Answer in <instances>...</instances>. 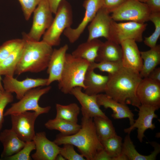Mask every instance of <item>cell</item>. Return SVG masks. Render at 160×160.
<instances>
[{"label": "cell", "instance_id": "cell-1", "mask_svg": "<svg viewBox=\"0 0 160 160\" xmlns=\"http://www.w3.org/2000/svg\"><path fill=\"white\" fill-rule=\"evenodd\" d=\"M105 92L114 100L138 108L141 105L136 94L142 78L139 73L123 66L113 74H108Z\"/></svg>", "mask_w": 160, "mask_h": 160}, {"label": "cell", "instance_id": "cell-2", "mask_svg": "<svg viewBox=\"0 0 160 160\" xmlns=\"http://www.w3.org/2000/svg\"><path fill=\"white\" fill-rule=\"evenodd\" d=\"M81 125L76 133L69 135L60 133L53 141L58 145L72 144L86 160H94L97 153L103 147L97 134L93 118L82 116Z\"/></svg>", "mask_w": 160, "mask_h": 160}, {"label": "cell", "instance_id": "cell-3", "mask_svg": "<svg viewBox=\"0 0 160 160\" xmlns=\"http://www.w3.org/2000/svg\"><path fill=\"white\" fill-rule=\"evenodd\" d=\"M24 40L23 51L17 65L15 73H38L45 70L52 52V47L41 40Z\"/></svg>", "mask_w": 160, "mask_h": 160}, {"label": "cell", "instance_id": "cell-4", "mask_svg": "<svg viewBox=\"0 0 160 160\" xmlns=\"http://www.w3.org/2000/svg\"><path fill=\"white\" fill-rule=\"evenodd\" d=\"M90 63L87 60L66 53L64 67L60 80L59 89L63 93L70 94L72 89L76 87H85L84 81Z\"/></svg>", "mask_w": 160, "mask_h": 160}, {"label": "cell", "instance_id": "cell-5", "mask_svg": "<svg viewBox=\"0 0 160 160\" xmlns=\"http://www.w3.org/2000/svg\"><path fill=\"white\" fill-rule=\"evenodd\" d=\"M49 28L42 36V41L52 47L59 45L61 36L73 23V12L70 4L63 0L60 3Z\"/></svg>", "mask_w": 160, "mask_h": 160}, {"label": "cell", "instance_id": "cell-6", "mask_svg": "<svg viewBox=\"0 0 160 160\" xmlns=\"http://www.w3.org/2000/svg\"><path fill=\"white\" fill-rule=\"evenodd\" d=\"M51 88V86H48L42 88L38 87L30 89L18 102L11 105L4 113V116L29 111L35 112L40 115L48 113L51 106L41 107L38 102L40 97L48 93Z\"/></svg>", "mask_w": 160, "mask_h": 160}, {"label": "cell", "instance_id": "cell-7", "mask_svg": "<svg viewBox=\"0 0 160 160\" xmlns=\"http://www.w3.org/2000/svg\"><path fill=\"white\" fill-rule=\"evenodd\" d=\"M111 13L112 19L116 22L145 23L149 21L151 13L145 3L137 0H127Z\"/></svg>", "mask_w": 160, "mask_h": 160}, {"label": "cell", "instance_id": "cell-8", "mask_svg": "<svg viewBox=\"0 0 160 160\" xmlns=\"http://www.w3.org/2000/svg\"><path fill=\"white\" fill-rule=\"evenodd\" d=\"M32 24L27 33L23 34V38L39 41L50 26L53 19L47 0H42L33 12Z\"/></svg>", "mask_w": 160, "mask_h": 160}, {"label": "cell", "instance_id": "cell-9", "mask_svg": "<svg viewBox=\"0 0 160 160\" xmlns=\"http://www.w3.org/2000/svg\"><path fill=\"white\" fill-rule=\"evenodd\" d=\"M147 24L133 21L117 23L113 20L110 33V40L120 44L123 41L131 39L136 42L143 41V34Z\"/></svg>", "mask_w": 160, "mask_h": 160}, {"label": "cell", "instance_id": "cell-10", "mask_svg": "<svg viewBox=\"0 0 160 160\" xmlns=\"http://www.w3.org/2000/svg\"><path fill=\"white\" fill-rule=\"evenodd\" d=\"M39 115L35 112L29 111L11 115V129L23 141L33 140L36 134L35 122Z\"/></svg>", "mask_w": 160, "mask_h": 160}, {"label": "cell", "instance_id": "cell-11", "mask_svg": "<svg viewBox=\"0 0 160 160\" xmlns=\"http://www.w3.org/2000/svg\"><path fill=\"white\" fill-rule=\"evenodd\" d=\"M103 0L84 1L83 6L85 12L82 21L75 28H68L63 33L70 43H73L78 39L98 10L103 7Z\"/></svg>", "mask_w": 160, "mask_h": 160}, {"label": "cell", "instance_id": "cell-12", "mask_svg": "<svg viewBox=\"0 0 160 160\" xmlns=\"http://www.w3.org/2000/svg\"><path fill=\"white\" fill-rule=\"evenodd\" d=\"M138 108V118L135 120L134 123L130 127L124 129V131L130 134L132 130L137 128V137L139 141L142 143L145 137V131L148 129L153 130L156 128L153 120L154 118H157L158 116L155 112L158 109L154 107L143 105H141Z\"/></svg>", "mask_w": 160, "mask_h": 160}, {"label": "cell", "instance_id": "cell-13", "mask_svg": "<svg viewBox=\"0 0 160 160\" xmlns=\"http://www.w3.org/2000/svg\"><path fill=\"white\" fill-rule=\"evenodd\" d=\"M5 91L15 93L16 97L20 100L30 89L47 85V79H33L27 77L22 81H19L13 76H5L2 80Z\"/></svg>", "mask_w": 160, "mask_h": 160}, {"label": "cell", "instance_id": "cell-14", "mask_svg": "<svg viewBox=\"0 0 160 160\" xmlns=\"http://www.w3.org/2000/svg\"><path fill=\"white\" fill-rule=\"evenodd\" d=\"M113 20L110 13L103 7L88 25V36L87 41L103 37L110 40V33Z\"/></svg>", "mask_w": 160, "mask_h": 160}, {"label": "cell", "instance_id": "cell-15", "mask_svg": "<svg viewBox=\"0 0 160 160\" xmlns=\"http://www.w3.org/2000/svg\"><path fill=\"white\" fill-rule=\"evenodd\" d=\"M136 94L141 105L160 107V84L148 77L142 78L137 87Z\"/></svg>", "mask_w": 160, "mask_h": 160}, {"label": "cell", "instance_id": "cell-16", "mask_svg": "<svg viewBox=\"0 0 160 160\" xmlns=\"http://www.w3.org/2000/svg\"><path fill=\"white\" fill-rule=\"evenodd\" d=\"M36 151L31 157L34 160H55L59 153L60 147L54 141L48 139L44 132L36 133L33 140Z\"/></svg>", "mask_w": 160, "mask_h": 160}, {"label": "cell", "instance_id": "cell-17", "mask_svg": "<svg viewBox=\"0 0 160 160\" xmlns=\"http://www.w3.org/2000/svg\"><path fill=\"white\" fill-rule=\"evenodd\" d=\"M82 88H73L70 94L73 95L81 105L82 116L93 118L96 116L108 118L100 109L97 101V95H89L82 91Z\"/></svg>", "mask_w": 160, "mask_h": 160}, {"label": "cell", "instance_id": "cell-18", "mask_svg": "<svg viewBox=\"0 0 160 160\" xmlns=\"http://www.w3.org/2000/svg\"><path fill=\"white\" fill-rule=\"evenodd\" d=\"M120 45L122 52L123 66L139 73L142 68L143 60L136 42L127 39L122 41Z\"/></svg>", "mask_w": 160, "mask_h": 160}, {"label": "cell", "instance_id": "cell-19", "mask_svg": "<svg viewBox=\"0 0 160 160\" xmlns=\"http://www.w3.org/2000/svg\"><path fill=\"white\" fill-rule=\"evenodd\" d=\"M68 49V45L65 44L58 49H53L47 68L49 75L47 86L54 81L60 80Z\"/></svg>", "mask_w": 160, "mask_h": 160}, {"label": "cell", "instance_id": "cell-20", "mask_svg": "<svg viewBox=\"0 0 160 160\" xmlns=\"http://www.w3.org/2000/svg\"><path fill=\"white\" fill-rule=\"evenodd\" d=\"M97 104L105 109L111 108L113 111L111 116L114 119L128 118L130 125L134 122V114L127 105L119 102L106 94H100L97 95Z\"/></svg>", "mask_w": 160, "mask_h": 160}, {"label": "cell", "instance_id": "cell-21", "mask_svg": "<svg viewBox=\"0 0 160 160\" xmlns=\"http://www.w3.org/2000/svg\"><path fill=\"white\" fill-rule=\"evenodd\" d=\"M0 141L3 148L1 155L2 159L16 153L25 144V142L21 140L12 129H5L1 132Z\"/></svg>", "mask_w": 160, "mask_h": 160}, {"label": "cell", "instance_id": "cell-22", "mask_svg": "<svg viewBox=\"0 0 160 160\" xmlns=\"http://www.w3.org/2000/svg\"><path fill=\"white\" fill-rule=\"evenodd\" d=\"M94 70L88 68L85 74L84 92L89 95H97L105 92L108 76L97 74Z\"/></svg>", "mask_w": 160, "mask_h": 160}, {"label": "cell", "instance_id": "cell-23", "mask_svg": "<svg viewBox=\"0 0 160 160\" xmlns=\"http://www.w3.org/2000/svg\"><path fill=\"white\" fill-rule=\"evenodd\" d=\"M154 150L148 155L139 153L135 149V145L132 140L129 134L125 136L122 143L121 152L128 157V160H155L160 152V145L156 142H150Z\"/></svg>", "mask_w": 160, "mask_h": 160}, {"label": "cell", "instance_id": "cell-24", "mask_svg": "<svg viewBox=\"0 0 160 160\" xmlns=\"http://www.w3.org/2000/svg\"><path fill=\"white\" fill-rule=\"evenodd\" d=\"M122 49L120 44L111 40H107L103 42L100 46L95 61L122 62Z\"/></svg>", "mask_w": 160, "mask_h": 160}, {"label": "cell", "instance_id": "cell-25", "mask_svg": "<svg viewBox=\"0 0 160 160\" xmlns=\"http://www.w3.org/2000/svg\"><path fill=\"white\" fill-rule=\"evenodd\" d=\"M143 65L139 72L142 78L147 77L160 63V45H156L150 49L140 52Z\"/></svg>", "mask_w": 160, "mask_h": 160}, {"label": "cell", "instance_id": "cell-26", "mask_svg": "<svg viewBox=\"0 0 160 160\" xmlns=\"http://www.w3.org/2000/svg\"><path fill=\"white\" fill-rule=\"evenodd\" d=\"M103 42L98 39L83 43L71 54L73 56L85 59L90 63L95 62L99 47Z\"/></svg>", "mask_w": 160, "mask_h": 160}, {"label": "cell", "instance_id": "cell-27", "mask_svg": "<svg viewBox=\"0 0 160 160\" xmlns=\"http://www.w3.org/2000/svg\"><path fill=\"white\" fill-rule=\"evenodd\" d=\"M46 128L56 130L63 135H69L77 133L81 128V125L55 117L48 120L44 124Z\"/></svg>", "mask_w": 160, "mask_h": 160}, {"label": "cell", "instance_id": "cell-28", "mask_svg": "<svg viewBox=\"0 0 160 160\" xmlns=\"http://www.w3.org/2000/svg\"><path fill=\"white\" fill-rule=\"evenodd\" d=\"M93 119L97 134L100 141L116 134L112 121L108 118L96 116Z\"/></svg>", "mask_w": 160, "mask_h": 160}, {"label": "cell", "instance_id": "cell-29", "mask_svg": "<svg viewBox=\"0 0 160 160\" xmlns=\"http://www.w3.org/2000/svg\"><path fill=\"white\" fill-rule=\"evenodd\" d=\"M56 118L75 123H77L80 109L77 104L70 103L66 105L56 104Z\"/></svg>", "mask_w": 160, "mask_h": 160}, {"label": "cell", "instance_id": "cell-30", "mask_svg": "<svg viewBox=\"0 0 160 160\" xmlns=\"http://www.w3.org/2000/svg\"><path fill=\"white\" fill-rule=\"evenodd\" d=\"M24 44L0 63V73L1 76H14L22 54Z\"/></svg>", "mask_w": 160, "mask_h": 160}, {"label": "cell", "instance_id": "cell-31", "mask_svg": "<svg viewBox=\"0 0 160 160\" xmlns=\"http://www.w3.org/2000/svg\"><path fill=\"white\" fill-rule=\"evenodd\" d=\"M101 142L103 148L112 159L120 154L122 151V138L117 134Z\"/></svg>", "mask_w": 160, "mask_h": 160}, {"label": "cell", "instance_id": "cell-32", "mask_svg": "<svg viewBox=\"0 0 160 160\" xmlns=\"http://www.w3.org/2000/svg\"><path fill=\"white\" fill-rule=\"evenodd\" d=\"M149 20L153 24L155 30L150 36L144 37V44L150 48L155 47L160 36V12L151 13Z\"/></svg>", "mask_w": 160, "mask_h": 160}, {"label": "cell", "instance_id": "cell-33", "mask_svg": "<svg viewBox=\"0 0 160 160\" xmlns=\"http://www.w3.org/2000/svg\"><path fill=\"white\" fill-rule=\"evenodd\" d=\"M24 42L23 39H12L4 42L0 46V63L22 46Z\"/></svg>", "mask_w": 160, "mask_h": 160}, {"label": "cell", "instance_id": "cell-34", "mask_svg": "<svg viewBox=\"0 0 160 160\" xmlns=\"http://www.w3.org/2000/svg\"><path fill=\"white\" fill-rule=\"evenodd\" d=\"M123 66L122 62L106 61L90 63L89 68L94 70L97 69L100 71L107 72L108 74H113L118 71Z\"/></svg>", "mask_w": 160, "mask_h": 160}, {"label": "cell", "instance_id": "cell-35", "mask_svg": "<svg viewBox=\"0 0 160 160\" xmlns=\"http://www.w3.org/2000/svg\"><path fill=\"white\" fill-rule=\"evenodd\" d=\"M36 146L33 140L25 142L23 148L18 152L5 158L7 160H31L30 154L31 152L35 150Z\"/></svg>", "mask_w": 160, "mask_h": 160}, {"label": "cell", "instance_id": "cell-36", "mask_svg": "<svg viewBox=\"0 0 160 160\" xmlns=\"http://www.w3.org/2000/svg\"><path fill=\"white\" fill-rule=\"evenodd\" d=\"M63 145L62 147H60L59 153L66 160H86L82 155L79 154L76 151L74 146L72 145L67 143Z\"/></svg>", "mask_w": 160, "mask_h": 160}, {"label": "cell", "instance_id": "cell-37", "mask_svg": "<svg viewBox=\"0 0 160 160\" xmlns=\"http://www.w3.org/2000/svg\"><path fill=\"white\" fill-rule=\"evenodd\" d=\"M23 11L25 19L28 20L34 10L42 0H18Z\"/></svg>", "mask_w": 160, "mask_h": 160}, {"label": "cell", "instance_id": "cell-38", "mask_svg": "<svg viewBox=\"0 0 160 160\" xmlns=\"http://www.w3.org/2000/svg\"><path fill=\"white\" fill-rule=\"evenodd\" d=\"M12 93L5 91L0 94V131L2 129L4 120V111L7 105L13 100Z\"/></svg>", "mask_w": 160, "mask_h": 160}, {"label": "cell", "instance_id": "cell-39", "mask_svg": "<svg viewBox=\"0 0 160 160\" xmlns=\"http://www.w3.org/2000/svg\"><path fill=\"white\" fill-rule=\"evenodd\" d=\"M127 0H103V7L110 14Z\"/></svg>", "mask_w": 160, "mask_h": 160}, {"label": "cell", "instance_id": "cell-40", "mask_svg": "<svg viewBox=\"0 0 160 160\" xmlns=\"http://www.w3.org/2000/svg\"><path fill=\"white\" fill-rule=\"evenodd\" d=\"M145 3L151 13L160 12V0H148Z\"/></svg>", "mask_w": 160, "mask_h": 160}, {"label": "cell", "instance_id": "cell-41", "mask_svg": "<svg viewBox=\"0 0 160 160\" xmlns=\"http://www.w3.org/2000/svg\"><path fill=\"white\" fill-rule=\"evenodd\" d=\"M94 160H112V158L103 148L97 153Z\"/></svg>", "mask_w": 160, "mask_h": 160}, {"label": "cell", "instance_id": "cell-42", "mask_svg": "<svg viewBox=\"0 0 160 160\" xmlns=\"http://www.w3.org/2000/svg\"><path fill=\"white\" fill-rule=\"evenodd\" d=\"M148 78L160 84V68H155L148 75Z\"/></svg>", "mask_w": 160, "mask_h": 160}, {"label": "cell", "instance_id": "cell-43", "mask_svg": "<svg viewBox=\"0 0 160 160\" xmlns=\"http://www.w3.org/2000/svg\"><path fill=\"white\" fill-rule=\"evenodd\" d=\"M63 0H47L51 10L53 14H55L60 3Z\"/></svg>", "mask_w": 160, "mask_h": 160}, {"label": "cell", "instance_id": "cell-44", "mask_svg": "<svg viewBox=\"0 0 160 160\" xmlns=\"http://www.w3.org/2000/svg\"><path fill=\"white\" fill-rule=\"evenodd\" d=\"M112 160H128L127 156L121 152L119 155L112 159Z\"/></svg>", "mask_w": 160, "mask_h": 160}, {"label": "cell", "instance_id": "cell-45", "mask_svg": "<svg viewBox=\"0 0 160 160\" xmlns=\"http://www.w3.org/2000/svg\"><path fill=\"white\" fill-rule=\"evenodd\" d=\"M55 160H66L65 158L60 153L56 157Z\"/></svg>", "mask_w": 160, "mask_h": 160}, {"label": "cell", "instance_id": "cell-46", "mask_svg": "<svg viewBox=\"0 0 160 160\" xmlns=\"http://www.w3.org/2000/svg\"><path fill=\"white\" fill-rule=\"evenodd\" d=\"M1 75L0 73V90H1L2 91L4 92V90L1 81H2V79H1Z\"/></svg>", "mask_w": 160, "mask_h": 160}, {"label": "cell", "instance_id": "cell-47", "mask_svg": "<svg viewBox=\"0 0 160 160\" xmlns=\"http://www.w3.org/2000/svg\"><path fill=\"white\" fill-rule=\"evenodd\" d=\"M140 2L145 3L148 0H137Z\"/></svg>", "mask_w": 160, "mask_h": 160}, {"label": "cell", "instance_id": "cell-48", "mask_svg": "<svg viewBox=\"0 0 160 160\" xmlns=\"http://www.w3.org/2000/svg\"><path fill=\"white\" fill-rule=\"evenodd\" d=\"M3 92L1 90H0V94H1Z\"/></svg>", "mask_w": 160, "mask_h": 160}, {"label": "cell", "instance_id": "cell-49", "mask_svg": "<svg viewBox=\"0 0 160 160\" xmlns=\"http://www.w3.org/2000/svg\"><path fill=\"white\" fill-rule=\"evenodd\" d=\"M0 160H1V159H0Z\"/></svg>", "mask_w": 160, "mask_h": 160}]
</instances>
